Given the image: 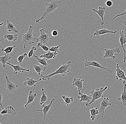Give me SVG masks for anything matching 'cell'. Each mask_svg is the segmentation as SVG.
<instances>
[{"instance_id":"b9f144b4","label":"cell","mask_w":126,"mask_h":124,"mask_svg":"<svg viewBox=\"0 0 126 124\" xmlns=\"http://www.w3.org/2000/svg\"></svg>"},{"instance_id":"277c9868","label":"cell","mask_w":126,"mask_h":124,"mask_svg":"<svg viewBox=\"0 0 126 124\" xmlns=\"http://www.w3.org/2000/svg\"><path fill=\"white\" fill-rule=\"evenodd\" d=\"M108 87H105V88H101L100 89L97 88L95 90H93L90 91V93L92 97V99L90 102L88 103H86L85 106H89L91 104L95 102V101L98 100L99 99L104 97V92L106 91V90L108 89Z\"/></svg>"},{"instance_id":"8992f818","label":"cell","mask_w":126,"mask_h":124,"mask_svg":"<svg viewBox=\"0 0 126 124\" xmlns=\"http://www.w3.org/2000/svg\"><path fill=\"white\" fill-rule=\"evenodd\" d=\"M5 79L7 82V84L5 86L6 88V91L9 93H18L16 89L18 87V85L11 82L6 75H5Z\"/></svg>"},{"instance_id":"6da1fadb","label":"cell","mask_w":126,"mask_h":124,"mask_svg":"<svg viewBox=\"0 0 126 124\" xmlns=\"http://www.w3.org/2000/svg\"><path fill=\"white\" fill-rule=\"evenodd\" d=\"M61 1L58 0H53L50 2H48L46 4V9L45 10L42 17L39 19H37L35 20L36 23H39L41 20L44 19L47 15L52 12L56 11L57 9L61 5Z\"/></svg>"},{"instance_id":"9c48e42d","label":"cell","mask_w":126,"mask_h":124,"mask_svg":"<svg viewBox=\"0 0 126 124\" xmlns=\"http://www.w3.org/2000/svg\"><path fill=\"white\" fill-rule=\"evenodd\" d=\"M85 67H90V68L91 66H94V67H96V68H98L101 69H104L106 70L107 71L109 72L110 73H112L113 71L112 70L110 69L109 68H106L103 67L101 66L99 63L96 61H89L87 60V58H86L85 60V62L84 64Z\"/></svg>"},{"instance_id":"d4e9b609","label":"cell","mask_w":126,"mask_h":124,"mask_svg":"<svg viewBox=\"0 0 126 124\" xmlns=\"http://www.w3.org/2000/svg\"><path fill=\"white\" fill-rule=\"evenodd\" d=\"M91 114V118L92 119V121H94L96 119L97 117V115L99 114V111L97 108H94L92 107L90 110Z\"/></svg>"},{"instance_id":"30bf717a","label":"cell","mask_w":126,"mask_h":124,"mask_svg":"<svg viewBox=\"0 0 126 124\" xmlns=\"http://www.w3.org/2000/svg\"><path fill=\"white\" fill-rule=\"evenodd\" d=\"M115 66L116 68V75L115 76L116 80L119 81L123 80L126 81V76L125 72L123 70L120 68V66L119 64H117L116 65H115Z\"/></svg>"},{"instance_id":"83f0119b","label":"cell","mask_w":126,"mask_h":124,"mask_svg":"<svg viewBox=\"0 0 126 124\" xmlns=\"http://www.w3.org/2000/svg\"><path fill=\"white\" fill-rule=\"evenodd\" d=\"M62 98L64 101V103L65 105L67 106L74 101L73 97H69V96H62Z\"/></svg>"},{"instance_id":"5bb4252c","label":"cell","mask_w":126,"mask_h":124,"mask_svg":"<svg viewBox=\"0 0 126 124\" xmlns=\"http://www.w3.org/2000/svg\"><path fill=\"white\" fill-rule=\"evenodd\" d=\"M93 11L94 12L98 14V15L101 17L102 20V22H101L100 24L101 25H103L104 24V17L105 15V13L106 12V9L105 7H98V10L93 9Z\"/></svg>"},{"instance_id":"3957f363","label":"cell","mask_w":126,"mask_h":124,"mask_svg":"<svg viewBox=\"0 0 126 124\" xmlns=\"http://www.w3.org/2000/svg\"><path fill=\"white\" fill-rule=\"evenodd\" d=\"M34 28V27L30 26L28 31L22 35V43L24 49L28 45L37 42V38L34 37L33 36V31Z\"/></svg>"},{"instance_id":"1f68e13d","label":"cell","mask_w":126,"mask_h":124,"mask_svg":"<svg viewBox=\"0 0 126 124\" xmlns=\"http://www.w3.org/2000/svg\"><path fill=\"white\" fill-rule=\"evenodd\" d=\"M38 47H41L43 50L45 51H49V49L46 45L42 44L40 43H38L37 45Z\"/></svg>"},{"instance_id":"ffe728a7","label":"cell","mask_w":126,"mask_h":124,"mask_svg":"<svg viewBox=\"0 0 126 124\" xmlns=\"http://www.w3.org/2000/svg\"><path fill=\"white\" fill-rule=\"evenodd\" d=\"M57 53L52 52L49 51L47 53H45L40 56V58H46V60H50L52 59H55L56 58Z\"/></svg>"},{"instance_id":"ac0fdd59","label":"cell","mask_w":126,"mask_h":124,"mask_svg":"<svg viewBox=\"0 0 126 124\" xmlns=\"http://www.w3.org/2000/svg\"><path fill=\"white\" fill-rule=\"evenodd\" d=\"M7 64L11 66L14 69V72L13 74V75L17 74L18 71H19L20 72H23L24 71L28 72L30 71L29 69H25L23 68V67L20 66L19 65H13L12 64L10 63H8V62H7Z\"/></svg>"},{"instance_id":"ba28073f","label":"cell","mask_w":126,"mask_h":124,"mask_svg":"<svg viewBox=\"0 0 126 124\" xmlns=\"http://www.w3.org/2000/svg\"><path fill=\"white\" fill-rule=\"evenodd\" d=\"M108 98H104L102 99L101 102L100 106L99 108V114L101 115L102 118H104V114L105 109L108 106H111L112 104L109 101Z\"/></svg>"},{"instance_id":"44dd1931","label":"cell","mask_w":126,"mask_h":124,"mask_svg":"<svg viewBox=\"0 0 126 124\" xmlns=\"http://www.w3.org/2000/svg\"><path fill=\"white\" fill-rule=\"evenodd\" d=\"M123 84L124 85V89L123 91L122 92L121 97L118 98V100L122 101L124 106H126V83L125 80L123 82Z\"/></svg>"},{"instance_id":"2e32d148","label":"cell","mask_w":126,"mask_h":124,"mask_svg":"<svg viewBox=\"0 0 126 124\" xmlns=\"http://www.w3.org/2000/svg\"><path fill=\"white\" fill-rule=\"evenodd\" d=\"M85 81L84 79H78L77 78H74L72 86H76L78 89V91H81L83 90V83Z\"/></svg>"},{"instance_id":"7a4b0ae2","label":"cell","mask_w":126,"mask_h":124,"mask_svg":"<svg viewBox=\"0 0 126 124\" xmlns=\"http://www.w3.org/2000/svg\"><path fill=\"white\" fill-rule=\"evenodd\" d=\"M72 63L71 61H69L67 64H63L59 69L56 70L55 72L51 73L46 75H43L41 74V77L44 81L50 79L51 77L57 74H61L63 76H64L67 73L70 71V66Z\"/></svg>"},{"instance_id":"8fae6325","label":"cell","mask_w":126,"mask_h":124,"mask_svg":"<svg viewBox=\"0 0 126 124\" xmlns=\"http://www.w3.org/2000/svg\"><path fill=\"white\" fill-rule=\"evenodd\" d=\"M120 37L119 41L121 46L123 50L124 53V57L123 62H126V50L124 48V46L126 43V35L124 34V31L120 30Z\"/></svg>"},{"instance_id":"60d3db41","label":"cell","mask_w":126,"mask_h":124,"mask_svg":"<svg viewBox=\"0 0 126 124\" xmlns=\"http://www.w3.org/2000/svg\"><path fill=\"white\" fill-rule=\"evenodd\" d=\"M2 24H3V23H1V24H0V25H1H1H2Z\"/></svg>"},{"instance_id":"4dcf8cb0","label":"cell","mask_w":126,"mask_h":124,"mask_svg":"<svg viewBox=\"0 0 126 124\" xmlns=\"http://www.w3.org/2000/svg\"><path fill=\"white\" fill-rule=\"evenodd\" d=\"M16 47V46H9L6 47L5 49H4V47H2L1 51L3 52H4L6 54H9L12 53L13 49L15 47Z\"/></svg>"},{"instance_id":"836d02e7","label":"cell","mask_w":126,"mask_h":124,"mask_svg":"<svg viewBox=\"0 0 126 124\" xmlns=\"http://www.w3.org/2000/svg\"><path fill=\"white\" fill-rule=\"evenodd\" d=\"M37 50V48H36L35 46H32V47L31 49V50L29 53H28V57L29 58H30V57H32L33 55L34 51Z\"/></svg>"},{"instance_id":"5b68a950","label":"cell","mask_w":126,"mask_h":124,"mask_svg":"<svg viewBox=\"0 0 126 124\" xmlns=\"http://www.w3.org/2000/svg\"><path fill=\"white\" fill-rule=\"evenodd\" d=\"M41 32L40 36L37 38V42L40 43L43 45H48V43L50 39H53V38H49L50 35L46 33L44 29H41L40 30Z\"/></svg>"},{"instance_id":"f35d334b","label":"cell","mask_w":126,"mask_h":124,"mask_svg":"<svg viewBox=\"0 0 126 124\" xmlns=\"http://www.w3.org/2000/svg\"><path fill=\"white\" fill-rule=\"evenodd\" d=\"M2 95H1V94H0V107L2 108L3 109H4L2 105Z\"/></svg>"},{"instance_id":"7402d4cb","label":"cell","mask_w":126,"mask_h":124,"mask_svg":"<svg viewBox=\"0 0 126 124\" xmlns=\"http://www.w3.org/2000/svg\"><path fill=\"white\" fill-rule=\"evenodd\" d=\"M5 30H7L9 32H14L16 34H18L19 31V30L16 29L14 24L12 23L8 20L7 21V27Z\"/></svg>"},{"instance_id":"484cf974","label":"cell","mask_w":126,"mask_h":124,"mask_svg":"<svg viewBox=\"0 0 126 124\" xmlns=\"http://www.w3.org/2000/svg\"><path fill=\"white\" fill-rule=\"evenodd\" d=\"M34 68L38 75L41 76V71H45L47 68L46 66L40 64L39 65H34Z\"/></svg>"},{"instance_id":"4fadbf2b","label":"cell","mask_w":126,"mask_h":124,"mask_svg":"<svg viewBox=\"0 0 126 124\" xmlns=\"http://www.w3.org/2000/svg\"><path fill=\"white\" fill-rule=\"evenodd\" d=\"M79 94V96H78V98L79 99V102H86V103L90 102L92 99V97L91 95H88L86 94H82L80 91H78Z\"/></svg>"},{"instance_id":"d6a6232c","label":"cell","mask_w":126,"mask_h":124,"mask_svg":"<svg viewBox=\"0 0 126 124\" xmlns=\"http://www.w3.org/2000/svg\"><path fill=\"white\" fill-rule=\"evenodd\" d=\"M27 53H24L23 54L19 56L17 59V61H18L19 63H22L24 59H25V57L27 56Z\"/></svg>"},{"instance_id":"8d00e7d4","label":"cell","mask_w":126,"mask_h":124,"mask_svg":"<svg viewBox=\"0 0 126 124\" xmlns=\"http://www.w3.org/2000/svg\"><path fill=\"white\" fill-rule=\"evenodd\" d=\"M112 4L113 3H112V1L110 0L107 1L106 2V5L108 7H111V6H112Z\"/></svg>"},{"instance_id":"e0dca14e","label":"cell","mask_w":126,"mask_h":124,"mask_svg":"<svg viewBox=\"0 0 126 124\" xmlns=\"http://www.w3.org/2000/svg\"><path fill=\"white\" fill-rule=\"evenodd\" d=\"M42 79H39L35 80L33 78H28L27 80L24 82L23 86H27L28 87H36V83L37 82L41 81Z\"/></svg>"},{"instance_id":"7c38bea8","label":"cell","mask_w":126,"mask_h":124,"mask_svg":"<svg viewBox=\"0 0 126 124\" xmlns=\"http://www.w3.org/2000/svg\"><path fill=\"white\" fill-rule=\"evenodd\" d=\"M55 101V99H52L51 101V102L48 105H45V103L43 104V105H42V109H37V111H39V112H43L44 115V120H46V115L49 110L50 108H51L52 105L53 103Z\"/></svg>"},{"instance_id":"f1b7e54d","label":"cell","mask_w":126,"mask_h":124,"mask_svg":"<svg viewBox=\"0 0 126 124\" xmlns=\"http://www.w3.org/2000/svg\"><path fill=\"white\" fill-rule=\"evenodd\" d=\"M33 55L34 56V57H35L37 60L38 61L40 64L44 65V66H46V67L48 66V64L47 62V60H46V58H39L38 56H36L34 53L33 54Z\"/></svg>"},{"instance_id":"d6986e66","label":"cell","mask_w":126,"mask_h":124,"mask_svg":"<svg viewBox=\"0 0 126 124\" xmlns=\"http://www.w3.org/2000/svg\"><path fill=\"white\" fill-rule=\"evenodd\" d=\"M117 33V31H112L109 30L107 29H103L98 30H96L95 33L94 34V36H99V35H103L106 34H115Z\"/></svg>"},{"instance_id":"d590c367","label":"cell","mask_w":126,"mask_h":124,"mask_svg":"<svg viewBox=\"0 0 126 124\" xmlns=\"http://www.w3.org/2000/svg\"><path fill=\"white\" fill-rule=\"evenodd\" d=\"M125 15H126V10L123 13L119 14V15H117L115 16V17L113 18V19H112L111 20H112V21H113L114 19H115L117 17H119L123 16Z\"/></svg>"},{"instance_id":"52a82bcc","label":"cell","mask_w":126,"mask_h":124,"mask_svg":"<svg viewBox=\"0 0 126 124\" xmlns=\"http://www.w3.org/2000/svg\"><path fill=\"white\" fill-rule=\"evenodd\" d=\"M104 51V55L101 59H105L106 58H112L114 60L116 58V57L114 56V54L116 53H120V50L118 48H115L112 49H105Z\"/></svg>"},{"instance_id":"4316f807","label":"cell","mask_w":126,"mask_h":124,"mask_svg":"<svg viewBox=\"0 0 126 124\" xmlns=\"http://www.w3.org/2000/svg\"><path fill=\"white\" fill-rule=\"evenodd\" d=\"M18 35L17 34H4V37L9 41H16L17 40Z\"/></svg>"},{"instance_id":"603a6c76","label":"cell","mask_w":126,"mask_h":124,"mask_svg":"<svg viewBox=\"0 0 126 124\" xmlns=\"http://www.w3.org/2000/svg\"><path fill=\"white\" fill-rule=\"evenodd\" d=\"M11 57L9 56V54H6L5 53L4 56L0 57V61L2 63L4 68L5 67V64H7V62L11 63Z\"/></svg>"},{"instance_id":"f546056e","label":"cell","mask_w":126,"mask_h":124,"mask_svg":"<svg viewBox=\"0 0 126 124\" xmlns=\"http://www.w3.org/2000/svg\"><path fill=\"white\" fill-rule=\"evenodd\" d=\"M45 89L42 88V96H41V102H40V105H42L43 104L45 103V102L47 101V97L46 94L44 93V91Z\"/></svg>"},{"instance_id":"74e56055","label":"cell","mask_w":126,"mask_h":124,"mask_svg":"<svg viewBox=\"0 0 126 124\" xmlns=\"http://www.w3.org/2000/svg\"><path fill=\"white\" fill-rule=\"evenodd\" d=\"M58 32L56 30H53V31L52 32V36H54V37H56L57 35H58Z\"/></svg>"},{"instance_id":"9a60e30c","label":"cell","mask_w":126,"mask_h":124,"mask_svg":"<svg viewBox=\"0 0 126 124\" xmlns=\"http://www.w3.org/2000/svg\"><path fill=\"white\" fill-rule=\"evenodd\" d=\"M0 114H9L12 116H15L17 114V113L12 106H8L1 112Z\"/></svg>"},{"instance_id":"cb8c5ba5","label":"cell","mask_w":126,"mask_h":124,"mask_svg":"<svg viewBox=\"0 0 126 124\" xmlns=\"http://www.w3.org/2000/svg\"><path fill=\"white\" fill-rule=\"evenodd\" d=\"M37 93L32 94V90L30 91V93H29V95H28L27 103L24 106V107L25 108H27L28 105L33 102V101H34L35 97L37 96Z\"/></svg>"},{"instance_id":"e575fe53","label":"cell","mask_w":126,"mask_h":124,"mask_svg":"<svg viewBox=\"0 0 126 124\" xmlns=\"http://www.w3.org/2000/svg\"><path fill=\"white\" fill-rule=\"evenodd\" d=\"M61 46V45H59L57 46L52 47L49 49V51L52 52H55V53H57L58 52V49Z\"/></svg>"},{"instance_id":"ab89813d","label":"cell","mask_w":126,"mask_h":124,"mask_svg":"<svg viewBox=\"0 0 126 124\" xmlns=\"http://www.w3.org/2000/svg\"><path fill=\"white\" fill-rule=\"evenodd\" d=\"M123 23L124 25H126V21H125V22H123Z\"/></svg>"}]
</instances>
